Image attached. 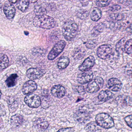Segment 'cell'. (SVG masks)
Here are the masks:
<instances>
[{"mask_svg": "<svg viewBox=\"0 0 132 132\" xmlns=\"http://www.w3.org/2000/svg\"><path fill=\"white\" fill-rule=\"evenodd\" d=\"M85 55V51L83 49L78 48L75 50L73 57L75 60H79L82 59Z\"/></svg>", "mask_w": 132, "mask_h": 132, "instance_id": "obj_25", "label": "cell"}, {"mask_svg": "<svg viewBox=\"0 0 132 132\" xmlns=\"http://www.w3.org/2000/svg\"><path fill=\"white\" fill-rule=\"evenodd\" d=\"M121 9V7L119 5H114L112 6L110 8V11L112 12L118 11Z\"/></svg>", "mask_w": 132, "mask_h": 132, "instance_id": "obj_38", "label": "cell"}, {"mask_svg": "<svg viewBox=\"0 0 132 132\" xmlns=\"http://www.w3.org/2000/svg\"><path fill=\"white\" fill-rule=\"evenodd\" d=\"M103 84L104 81L102 78L96 77L89 82L86 88V91L91 93L96 92L102 88Z\"/></svg>", "mask_w": 132, "mask_h": 132, "instance_id": "obj_4", "label": "cell"}, {"mask_svg": "<svg viewBox=\"0 0 132 132\" xmlns=\"http://www.w3.org/2000/svg\"><path fill=\"white\" fill-rule=\"evenodd\" d=\"M18 76L16 74H13L11 75L6 80V84L9 88L14 87L16 85L17 81Z\"/></svg>", "mask_w": 132, "mask_h": 132, "instance_id": "obj_20", "label": "cell"}, {"mask_svg": "<svg viewBox=\"0 0 132 132\" xmlns=\"http://www.w3.org/2000/svg\"><path fill=\"white\" fill-rule=\"evenodd\" d=\"M93 73L92 71H86L78 75L77 81L80 84L84 85L90 82L93 79Z\"/></svg>", "mask_w": 132, "mask_h": 132, "instance_id": "obj_11", "label": "cell"}, {"mask_svg": "<svg viewBox=\"0 0 132 132\" xmlns=\"http://www.w3.org/2000/svg\"><path fill=\"white\" fill-rule=\"evenodd\" d=\"M3 11L7 19L11 20L14 18L16 14V10L14 6L11 4H6L4 7Z\"/></svg>", "mask_w": 132, "mask_h": 132, "instance_id": "obj_15", "label": "cell"}, {"mask_svg": "<svg viewBox=\"0 0 132 132\" xmlns=\"http://www.w3.org/2000/svg\"><path fill=\"white\" fill-rule=\"evenodd\" d=\"M126 42V39L124 38L117 42L116 45V50L118 54H122L125 52V46Z\"/></svg>", "mask_w": 132, "mask_h": 132, "instance_id": "obj_22", "label": "cell"}, {"mask_svg": "<svg viewBox=\"0 0 132 132\" xmlns=\"http://www.w3.org/2000/svg\"><path fill=\"white\" fill-rule=\"evenodd\" d=\"M46 73L44 69L38 68H30L28 69L26 74L27 76L31 79L36 80L43 77Z\"/></svg>", "mask_w": 132, "mask_h": 132, "instance_id": "obj_8", "label": "cell"}, {"mask_svg": "<svg viewBox=\"0 0 132 132\" xmlns=\"http://www.w3.org/2000/svg\"><path fill=\"white\" fill-rule=\"evenodd\" d=\"M127 30H128V31L129 33L132 34V23L129 26V27L127 28Z\"/></svg>", "mask_w": 132, "mask_h": 132, "instance_id": "obj_40", "label": "cell"}, {"mask_svg": "<svg viewBox=\"0 0 132 132\" xmlns=\"http://www.w3.org/2000/svg\"><path fill=\"white\" fill-rule=\"evenodd\" d=\"M97 123L96 122H91L88 123L85 127V129L86 131L89 132H93V131H96L97 128Z\"/></svg>", "mask_w": 132, "mask_h": 132, "instance_id": "obj_29", "label": "cell"}, {"mask_svg": "<svg viewBox=\"0 0 132 132\" xmlns=\"http://www.w3.org/2000/svg\"><path fill=\"white\" fill-rule=\"evenodd\" d=\"M66 45V42L61 40L56 43L48 55V59L50 61L54 60L64 50Z\"/></svg>", "mask_w": 132, "mask_h": 132, "instance_id": "obj_5", "label": "cell"}, {"mask_svg": "<svg viewBox=\"0 0 132 132\" xmlns=\"http://www.w3.org/2000/svg\"><path fill=\"white\" fill-rule=\"evenodd\" d=\"M113 49L110 45H103L100 46L97 50L96 54L100 58L106 59L110 57L112 54Z\"/></svg>", "mask_w": 132, "mask_h": 132, "instance_id": "obj_6", "label": "cell"}, {"mask_svg": "<svg viewBox=\"0 0 132 132\" xmlns=\"http://www.w3.org/2000/svg\"><path fill=\"white\" fill-rule=\"evenodd\" d=\"M129 98L128 96L122 95L117 96L116 99V101L117 103L120 105L126 106L128 104Z\"/></svg>", "mask_w": 132, "mask_h": 132, "instance_id": "obj_26", "label": "cell"}, {"mask_svg": "<svg viewBox=\"0 0 132 132\" xmlns=\"http://www.w3.org/2000/svg\"><path fill=\"white\" fill-rule=\"evenodd\" d=\"M56 24L53 18L46 14L36 16L34 20L35 26L43 29H51L56 26Z\"/></svg>", "mask_w": 132, "mask_h": 132, "instance_id": "obj_1", "label": "cell"}, {"mask_svg": "<svg viewBox=\"0 0 132 132\" xmlns=\"http://www.w3.org/2000/svg\"><path fill=\"white\" fill-rule=\"evenodd\" d=\"M103 28H104V24L102 23L99 24L95 27L94 29L95 30L94 34L97 35L102 31L103 30Z\"/></svg>", "mask_w": 132, "mask_h": 132, "instance_id": "obj_34", "label": "cell"}, {"mask_svg": "<svg viewBox=\"0 0 132 132\" xmlns=\"http://www.w3.org/2000/svg\"><path fill=\"white\" fill-rule=\"evenodd\" d=\"M51 93L56 98H62L66 94V89L62 86L55 85L52 88Z\"/></svg>", "mask_w": 132, "mask_h": 132, "instance_id": "obj_14", "label": "cell"}, {"mask_svg": "<svg viewBox=\"0 0 132 132\" xmlns=\"http://www.w3.org/2000/svg\"><path fill=\"white\" fill-rule=\"evenodd\" d=\"M112 0H96V6L100 7H105L108 6L111 3Z\"/></svg>", "mask_w": 132, "mask_h": 132, "instance_id": "obj_30", "label": "cell"}, {"mask_svg": "<svg viewBox=\"0 0 132 132\" xmlns=\"http://www.w3.org/2000/svg\"><path fill=\"white\" fill-rule=\"evenodd\" d=\"M125 73L129 77H132V64H128L126 65L125 69Z\"/></svg>", "mask_w": 132, "mask_h": 132, "instance_id": "obj_33", "label": "cell"}, {"mask_svg": "<svg viewBox=\"0 0 132 132\" xmlns=\"http://www.w3.org/2000/svg\"><path fill=\"white\" fill-rule=\"evenodd\" d=\"M96 46V44L95 42L93 41H89L86 42V46L88 48L91 49L95 47Z\"/></svg>", "mask_w": 132, "mask_h": 132, "instance_id": "obj_36", "label": "cell"}, {"mask_svg": "<svg viewBox=\"0 0 132 132\" xmlns=\"http://www.w3.org/2000/svg\"><path fill=\"white\" fill-rule=\"evenodd\" d=\"M89 13L87 11L82 10L79 11L77 13V16L78 18L84 20L87 18L88 16Z\"/></svg>", "mask_w": 132, "mask_h": 132, "instance_id": "obj_32", "label": "cell"}, {"mask_svg": "<svg viewBox=\"0 0 132 132\" xmlns=\"http://www.w3.org/2000/svg\"><path fill=\"white\" fill-rule=\"evenodd\" d=\"M75 91L78 93L81 94L85 92V89L84 87L82 86H77L75 88Z\"/></svg>", "mask_w": 132, "mask_h": 132, "instance_id": "obj_37", "label": "cell"}, {"mask_svg": "<svg viewBox=\"0 0 132 132\" xmlns=\"http://www.w3.org/2000/svg\"><path fill=\"white\" fill-rule=\"evenodd\" d=\"M9 60L8 57L5 54H1V70L2 71L6 68L9 65Z\"/></svg>", "mask_w": 132, "mask_h": 132, "instance_id": "obj_24", "label": "cell"}, {"mask_svg": "<svg viewBox=\"0 0 132 132\" xmlns=\"http://www.w3.org/2000/svg\"><path fill=\"white\" fill-rule=\"evenodd\" d=\"M78 31V25L74 21L71 20L65 21L62 27V34L67 41L73 40L77 35Z\"/></svg>", "mask_w": 132, "mask_h": 132, "instance_id": "obj_2", "label": "cell"}, {"mask_svg": "<svg viewBox=\"0 0 132 132\" xmlns=\"http://www.w3.org/2000/svg\"><path fill=\"white\" fill-rule=\"evenodd\" d=\"M74 118L76 121L79 123H85L89 120L90 115L89 113L85 110H79L75 113Z\"/></svg>", "mask_w": 132, "mask_h": 132, "instance_id": "obj_9", "label": "cell"}, {"mask_svg": "<svg viewBox=\"0 0 132 132\" xmlns=\"http://www.w3.org/2000/svg\"><path fill=\"white\" fill-rule=\"evenodd\" d=\"M73 129L72 128H67L65 129H62L58 130L59 132H70V131H73Z\"/></svg>", "mask_w": 132, "mask_h": 132, "instance_id": "obj_39", "label": "cell"}, {"mask_svg": "<svg viewBox=\"0 0 132 132\" xmlns=\"http://www.w3.org/2000/svg\"><path fill=\"white\" fill-rule=\"evenodd\" d=\"M34 126L38 129L44 130L47 129L49 126V123L45 120L39 118L34 122Z\"/></svg>", "mask_w": 132, "mask_h": 132, "instance_id": "obj_18", "label": "cell"}, {"mask_svg": "<svg viewBox=\"0 0 132 132\" xmlns=\"http://www.w3.org/2000/svg\"><path fill=\"white\" fill-rule=\"evenodd\" d=\"M110 18L114 21H119L124 18V15L121 13L112 14L110 15Z\"/></svg>", "mask_w": 132, "mask_h": 132, "instance_id": "obj_31", "label": "cell"}, {"mask_svg": "<svg viewBox=\"0 0 132 132\" xmlns=\"http://www.w3.org/2000/svg\"><path fill=\"white\" fill-rule=\"evenodd\" d=\"M124 120L128 126L132 128V114L124 118Z\"/></svg>", "mask_w": 132, "mask_h": 132, "instance_id": "obj_35", "label": "cell"}, {"mask_svg": "<svg viewBox=\"0 0 132 132\" xmlns=\"http://www.w3.org/2000/svg\"><path fill=\"white\" fill-rule=\"evenodd\" d=\"M70 60L67 56H63L61 57L57 62V66L60 69L66 68L69 64Z\"/></svg>", "mask_w": 132, "mask_h": 132, "instance_id": "obj_19", "label": "cell"}, {"mask_svg": "<svg viewBox=\"0 0 132 132\" xmlns=\"http://www.w3.org/2000/svg\"><path fill=\"white\" fill-rule=\"evenodd\" d=\"M107 87L113 92L120 91L122 87V82L116 78H111L108 81Z\"/></svg>", "mask_w": 132, "mask_h": 132, "instance_id": "obj_12", "label": "cell"}, {"mask_svg": "<svg viewBox=\"0 0 132 132\" xmlns=\"http://www.w3.org/2000/svg\"><path fill=\"white\" fill-rule=\"evenodd\" d=\"M30 1V0H20L17 3V8L22 12H25L29 7Z\"/></svg>", "mask_w": 132, "mask_h": 132, "instance_id": "obj_21", "label": "cell"}, {"mask_svg": "<svg viewBox=\"0 0 132 132\" xmlns=\"http://www.w3.org/2000/svg\"><path fill=\"white\" fill-rule=\"evenodd\" d=\"M125 52L128 55L132 56V39H129L126 42Z\"/></svg>", "mask_w": 132, "mask_h": 132, "instance_id": "obj_27", "label": "cell"}, {"mask_svg": "<svg viewBox=\"0 0 132 132\" xmlns=\"http://www.w3.org/2000/svg\"><path fill=\"white\" fill-rule=\"evenodd\" d=\"M113 96L112 93L109 90H103L100 93L97 98L98 101L103 103L112 98Z\"/></svg>", "mask_w": 132, "mask_h": 132, "instance_id": "obj_16", "label": "cell"}, {"mask_svg": "<svg viewBox=\"0 0 132 132\" xmlns=\"http://www.w3.org/2000/svg\"><path fill=\"white\" fill-rule=\"evenodd\" d=\"M95 63V59L93 56H89L85 59L82 64L79 67V69L81 71H89L94 66Z\"/></svg>", "mask_w": 132, "mask_h": 132, "instance_id": "obj_10", "label": "cell"}, {"mask_svg": "<svg viewBox=\"0 0 132 132\" xmlns=\"http://www.w3.org/2000/svg\"><path fill=\"white\" fill-rule=\"evenodd\" d=\"M37 88V83L32 80H29L24 84L22 87V91L24 95H28L34 92Z\"/></svg>", "mask_w": 132, "mask_h": 132, "instance_id": "obj_13", "label": "cell"}, {"mask_svg": "<svg viewBox=\"0 0 132 132\" xmlns=\"http://www.w3.org/2000/svg\"><path fill=\"white\" fill-rule=\"evenodd\" d=\"M23 121V117L19 114L14 115L11 119V122L13 127L17 128L21 126Z\"/></svg>", "mask_w": 132, "mask_h": 132, "instance_id": "obj_17", "label": "cell"}, {"mask_svg": "<svg viewBox=\"0 0 132 132\" xmlns=\"http://www.w3.org/2000/svg\"><path fill=\"white\" fill-rule=\"evenodd\" d=\"M34 13L36 16H40L46 14L47 10L44 7L40 5H37L35 8Z\"/></svg>", "mask_w": 132, "mask_h": 132, "instance_id": "obj_28", "label": "cell"}, {"mask_svg": "<svg viewBox=\"0 0 132 132\" xmlns=\"http://www.w3.org/2000/svg\"><path fill=\"white\" fill-rule=\"evenodd\" d=\"M95 120L98 126L104 129H110L114 126L113 119L105 113H101L96 115Z\"/></svg>", "mask_w": 132, "mask_h": 132, "instance_id": "obj_3", "label": "cell"}, {"mask_svg": "<svg viewBox=\"0 0 132 132\" xmlns=\"http://www.w3.org/2000/svg\"><path fill=\"white\" fill-rule=\"evenodd\" d=\"M8 1H9V2H10L11 3L15 4L16 3L19 2L20 0H8Z\"/></svg>", "mask_w": 132, "mask_h": 132, "instance_id": "obj_41", "label": "cell"}, {"mask_svg": "<svg viewBox=\"0 0 132 132\" xmlns=\"http://www.w3.org/2000/svg\"><path fill=\"white\" fill-rule=\"evenodd\" d=\"M131 94H132V92H131Z\"/></svg>", "mask_w": 132, "mask_h": 132, "instance_id": "obj_43", "label": "cell"}, {"mask_svg": "<svg viewBox=\"0 0 132 132\" xmlns=\"http://www.w3.org/2000/svg\"><path fill=\"white\" fill-rule=\"evenodd\" d=\"M24 102L31 108H37L41 104V100L39 96L36 94H30L25 96Z\"/></svg>", "mask_w": 132, "mask_h": 132, "instance_id": "obj_7", "label": "cell"}, {"mask_svg": "<svg viewBox=\"0 0 132 132\" xmlns=\"http://www.w3.org/2000/svg\"><path fill=\"white\" fill-rule=\"evenodd\" d=\"M37 1L38 0H30V1L32 3H36Z\"/></svg>", "mask_w": 132, "mask_h": 132, "instance_id": "obj_42", "label": "cell"}, {"mask_svg": "<svg viewBox=\"0 0 132 132\" xmlns=\"http://www.w3.org/2000/svg\"><path fill=\"white\" fill-rule=\"evenodd\" d=\"M102 17V11L97 7L93 8L91 14V19L94 21H97Z\"/></svg>", "mask_w": 132, "mask_h": 132, "instance_id": "obj_23", "label": "cell"}]
</instances>
